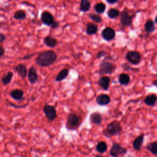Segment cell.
Here are the masks:
<instances>
[{
    "mask_svg": "<svg viewBox=\"0 0 157 157\" xmlns=\"http://www.w3.org/2000/svg\"><path fill=\"white\" fill-rule=\"evenodd\" d=\"M57 59V55L54 50L42 51L37 55L35 63L41 67H48L53 65Z\"/></svg>",
    "mask_w": 157,
    "mask_h": 157,
    "instance_id": "obj_1",
    "label": "cell"
},
{
    "mask_svg": "<svg viewBox=\"0 0 157 157\" xmlns=\"http://www.w3.org/2000/svg\"><path fill=\"white\" fill-rule=\"evenodd\" d=\"M122 130L123 129L120 122L115 120L108 125L106 128L103 130L102 134L107 137H111L120 134Z\"/></svg>",
    "mask_w": 157,
    "mask_h": 157,
    "instance_id": "obj_2",
    "label": "cell"
},
{
    "mask_svg": "<svg viewBox=\"0 0 157 157\" xmlns=\"http://www.w3.org/2000/svg\"><path fill=\"white\" fill-rule=\"evenodd\" d=\"M117 65L107 60L106 59L102 61L99 65V73L100 75L103 76L105 74H111L116 70Z\"/></svg>",
    "mask_w": 157,
    "mask_h": 157,
    "instance_id": "obj_3",
    "label": "cell"
},
{
    "mask_svg": "<svg viewBox=\"0 0 157 157\" xmlns=\"http://www.w3.org/2000/svg\"><path fill=\"white\" fill-rule=\"evenodd\" d=\"M127 152V148L122 147L120 144L114 142L111 148L109 153L112 157H120L125 155Z\"/></svg>",
    "mask_w": 157,
    "mask_h": 157,
    "instance_id": "obj_4",
    "label": "cell"
},
{
    "mask_svg": "<svg viewBox=\"0 0 157 157\" xmlns=\"http://www.w3.org/2000/svg\"><path fill=\"white\" fill-rule=\"evenodd\" d=\"M125 57L128 62L133 65H138L141 60V55L137 51H129Z\"/></svg>",
    "mask_w": 157,
    "mask_h": 157,
    "instance_id": "obj_5",
    "label": "cell"
},
{
    "mask_svg": "<svg viewBox=\"0 0 157 157\" xmlns=\"http://www.w3.org/2000/svg\"><path fill=\"white\" fill-rule=\"evenodd\" d=\"M43 111L47 119L50 121H54L57 117V111L54 106L46 104L43 108Z\"/></svg>",
    "mask_w": 157,
    "mask_h": 157,
    "instance_id": "obj_6",
    "label": "cell"
},
{
    "mask_svg": "<svg viewBox=\"0 0 157 157\" xmlns=\"http://www.w3.org/2000/svg\"><path fill=\"white\" fill-rule=\"evenodd\" d=\"M79 122V117L74 113H70L67 117L66 127L68 129H73L76 127Z\"/></svg>",
    "mask_w": 157,
    "mask_h": 157,
    "instance_id": "obj_7",
    "label": "cell"
},
{
    "mask_svg": "<svg viewBox=\"0 0 157 157\" xmlns=\"http://www.w3.org/2000/svg\"><path fill=\"white\" fill-rule=\"evenodd\" d=\"M101 36L104 40L111 41L115 38L116 31L111 27H106L102 31Z\"/></svg>",
    "mask_w": 157,
    "mask_h": 157,
    "instance_id": "obj_8",
    "label": "cell"
},
{
    "mask_svg": "<svg viewBox=\"0 0 157 157\" xmlns=\"http://www.w3.org/2000/svg\"><path fill=\"white\" fill-rule=\"evenodd\" d=\"M41 19L42 23L47 26L51 27L52 23L55 22V19L53 15L48 11H44L42 12Z\"/></svg>",
    "mask_w": 157,
    "mask_h": 157,
    "instance_id": "obj_9",
    "label": "cell"
},
{
    "mask_svg": "<svg viewBox=\"0 0 157 157\" xmlns=\"http://www.w3.org/2000/svg\"><path fill=\"white\" fill-rule=\"evenodd\" d=\"M133 16L128 11L124 10L120 13V21L122 24L125 27L130 26L133 22Z\"/></svg>",
    "mask_w": 157,
    "mask_h": 157,
    "instance_id": "obj_10",
    "label": "cell"
},
{
    "mask_svg": "<svg viewBox=\"0 0 157 157\" xmlns=\"http://www.w3.org/2000/svg\"><path fill=\"white\" fill-rule=\"evenodd\" d=\"M96 103L99 106H106L111 102V98L106 94H101L96 97Z\"/></svg>",
    "mask_w": 157,
    "mask_h": 157,
    "instance_id": "obj_11",
    "label": "cell"
},
{
    "mask_svg": "<svg viewBox=\"0 0 157 157\" xmlns=\"http://www.w3.org/2000/svg\"><path fill=\"white\" fill-rule=\"evenodd\" d=\"M144 141V134H141L138 136L133 142V149L136 151H140L142 149Z\"/></svg>",
    "mask_w": 157,
    "mask_h": 157,
    "instance_id": "obj_12",
    "label": "cell"
},
{
    "mask_svg": "<svg viewBox=\"0 0 157 157\" xmlns=\"http://www.w3.org/2000/svg\"><path fill=\"white\" fill-rule=\"evenodd\" d=\"M28 78L31 84H34L38 80V75L34 66H31L28 73Z\"/></svg>",
    "mask_w": 157,
    "mask_h": 157,
    "instance_id": "obj_13",
    "label": "cell"
},
{
    "mask_svg": "<svg viewBox=\"0 0 157 157\" xmlns=\"http://www.w3.org/2000/svg\"><path fill=\"white\" fill-rule=\"evenodd\" d=\"M110 82H111L110 77L108 76H102L99 79L98 84L104 90L107 91L109 90Z\"/></svg>",
    "mask_w": 157,
    "mask_h": 157,
    "instance_id": "obj_14",
    "label": "cell"
},
{
    "mask_svg": "<svg viewBox=\"0 0 157 157\" xmlns=\"http://www.w3.org/2000/svg\"><path fill=\"white\" fill-rule=\"evenodd\" d=\"M14 70L22 77V79H25L28 75V72L27 71V66L23 63L19 64L14 68Z\"/></svg>",
    "mask_w": 157,
    "mask_h": 157,
    "instance_id": "obj_15",
    "label": "cell"
},
{
    "mask_svg": "<svg viewBox=\"0 0 157 157\" xmlns=\"http://www.w3.org/2000/svg\"><path fill=\"white\" fill-rule=\"evenodd\" d=\"M156 101H157V96L154 94H150L147 95L144 100V102L145 105L150 107L154 106Z\"/></svg>",
    "mask_w": 157,
    "mask_h": 157,
    "instance_id": "obj_16",
    "label": "cell"
},
{
    "mask_svg": "<svg viewBox=\"0 0 157 157\" xmlns=\"http://www.w3.org/2000/svg\"><path fill=\"white\" fill-rule=\"evenodd\" d=\"M90 120L92 123L98 125L101 123L102 121V117L100 113L98 112H95L90 115Z\"/></svg>",
    "mask_w": 157,
    "mask_h": 157,
    "instance_id": "obj_17",
    "label": "cell"
},
{
    "mask_svg": "<svg viewBox=\"0 0 157 157\" xmlns=\"http://www.w3.org/2000/svg\"><path fill=\"white\" fill-rule=\"evenodd\" d=\"M44 43L45 45L50 48H54L57 45L58 41L54 37L47 36L44 39Z\"/></svg>",
    "mask_w": 157,
    "mask_h": 157,
    "instance_id": "obj_18",
    "label": "cell"
},
{
    "mask_svg": "<svg viewBox=\"0 0 157 157\" xmlns=\"http://www.w3.org/2000/svg\"><path fill=\"white\" fill-rule=\"evenodd\" d=\"M144 29L147 33H149V34L153 33L156 29L154 22L150 19H148L144 24Z\"/></svg>",
    "mask_w": 157,
    "mask_h": 157,
    "instance_id": "obj_19",
    "label": "cell"
},
{
    "mask_svg": "<svg viewBox=\"0 0 157 157\" xmlns=\"http://www.w3.org/2000/svg\"><path fill=\"white\" fill-rule=\"evenodd\" d=\"M9 95L15 100L19 101V100H20V99H22L23 98L24 93H23V90H22L14 89V90H12L9 93Z\"/></svg>",
    "mask_w": 157,
    "mask_h": 157,
    "instance_id": "obj_20",
    "label": "cell"
},
{
    "mask_svg": "<svg viewBox=\"0 0 157 157\" xmlns=\"http://www.w3.org/2000/svg\"><path fill=\"white\" fill-rule=\"evenodd\" d=\"M96 150L100 154L105 153L108 150V145L106 142L104 141H101L98 142L96 146Z\"/></svg>",
    "mask_w": 157,
    "mask_h": 157,
    "instance_id": "obj_21",
    "label": "cell"
},
{
    "mask_svg": "<svg viewBox=\"0 0 157 157\" xmlns=\"http://www.w3.org/2000/svg\"><path fill=\"white\" fill-rule=\"evenodd\" d=\"M119 82L122 85H127L130 82V76L126 73H122L119 76Z\"/></svg>",
    "mask_w": 157,
    "mask_h": 157,
    "instance_id": "obj_22",
    "label": "cell"
},
{
    "mask_svg": "<svg viewBox=\"0 0 157 157\" xmlns=\"http://www.w3.org/2000/svg\"><path fill=\"white\" fill-rule=\"evenodd\" d=\"M98 31V27L96 25L92 23H88L87 25L86 28V33L88 35H93L97 33Z\"/></svg>",
    "mask_w": 157,
    "mask_h": 157,
    "instance_id": "obj_23",
    "label": "cell"
},
{
    "mask_svg": "<svg viewBox=\"0 0 157 157\" xmlns=\"http://www.w3.org/2000/svg\"><path fill=\"white\" fill-rule=\"evenodd\" d=\"M68 74H69V70L67 69V68L63 69L58 74L57 76L56 77L55 80L57 82H61V81L63 80L64 79H65L68 77Z\"/></svg>",
    "mask_w": 157,
    "mask_h": 157,
    "instance_id": "obj_24",
    "label": "cell"
},
{
    "mask_svg": "<svg viewBox=\"0 0 157 157\" xmlns=\"http://www.w3.org/2000/svg\"><path fill=\"white\" fill-rule=\"evenodd\" d=\"M146 149L153 155H157V142H152L146 145Z\"/></svg>",
    "mask_w": 157,
    "mask_h": 157,
    "instance_id": "obj_25",
    "label": "cell"
},
{
    "mask_svg": "<svg viewBox=\"0 0 157 157\" xmlns=\"http://www.w3.org/2000/svg\"><path fill=\"white\" fill-rule=\"evenodd\" d=\"M91 8V3L88 0H82L80 4V11L84 12H88Z\"/></svg>",
    "mask_w": 157,
    "mask_h": 157,
    "instance_id": "obj_26",
    "label": "cell"
},
{
    "mask_svg": "<svg viewBox=\"0 0 157 157\" xmlns=\"http://www.w3.org/2000/svg\"><path fill=\"white\" fill-rule=\"evenodd\" d=\"M13 73L12 72H8L6 74H5L2 77V82L4 85H7L10 84L11 82V80L13 77Z\"/></svg>",
    "mask_w": 157,
    "mask_h": 157,
    "instance_id": "obj_27",
    "label": "cell"
},
{
    "mask_svg": "<svg viewBox=\"0 0 157 157\" xmlns=\"http://www.w3.org/2000/svg\"><path fill=\"white\" fill-rule=\"evenodd\" d=\"M108 16L112 19H116L120 15V12L116 8H111L108 12Z\"/></svg>",
    "mask_w": 157,
    "mask_h": 157,
    "instance_id": "obj_28",
    "label": "cell"
},
{
    "mask_svg": "<svg viewBox=\"0 0 157 157\" xmlns=\"http://www.w3.org/2000/svg\"><path fill=\"white\" fill-rule=\"evenodd\" d=\"M106 9V5L103 3H96L95 5V7H94V9L95 11L99 13V14H102V13H104V11H105Z\"/></svg>",
    "mask_w": 157,
    "mask_h": 157,
    "instance_id": "obj_29",
    "label": "cell"
},
{
    "mask_svg": "<svg viewBox=\"0 0 157 157\" xmlns=\"http://www.w3.org/2000/svg\"><path fill=\"white\" fill-rule=\"evenodd\" d=\"M27 17V14L25 11L23 10H18L14 14V18L16 20H25Z\"/></svg>",
    "mask_w": 157,
    "mask_h": 157,
    "instance_id": "obj_30",
    "label": "cell"
},
{
    "mask_svg": "<svg viewBox=\"0 0 157 157\" xmlns=\"http://www.w3.org/2000/svg\"><path fill=\"white\" fill-rule=\"evenodd\" d=\"M89 17L91 20H92L93 22L96 23H101L102 22V18L99 15L95 14H89Z\"/></svg>",
    "mask_w": 157,
    "mask_h": 157,
    "instance_id": "obj_31",
    "label": "cell"
},
{
    "mask_svg": "<svg viewBox=\"0 0 157 157\" xmlns=\"http://www.w3.org/2000/svg\"><path fill=\"white\" fill-rule=\"evenodd\" d=\"M106 54V52L104 51V50H101L100 52H99L98 54H97V56H96V58L97 59H101L102 57H103L104 56H105Z\"/></svg>",
    "mask_w": 157,
    "mask_h": 157,
    "instance_id": "obj_32",
    "label": "cell"
},
{
    "mask_svg": "<svg viewBox=\"0 0 157 157\" xmlns=\"http://www.w3.org/2000/svg\"><path fill=\"white\" fill-rule=\"evenodd\" d=\"M122 67L123 68L124 70L125 71H130V70H133V69L134 68H132L129 65H128L127 63H124L122 65Z\"/></svg>",
    "mask_w": 157,
    "mask_h": 157,
    "instance_id": "obj_33",
    "label": "cell"
},
{
    "mask_svg": "<svg viewBox=\"0 0 157 157\" xmlns=\"http://www.w3.org/2000/svg\"><path fill=\"white\" fill-rule=\"evenodd\" d=\"M6 40V36L4 34L1 33L0 34V44H3Z\"/></svg>",
    "mask_w": 157,
    "mask_h": 157,
    "instance_id": "obj_34",
    "label": "cell"
},
{
    "mask_svg": "<svg viewBox=\"0 0 157 157\" xmlns=\"http://www.w3.org/2000/svg\"><path fill=\"white\" fill-rule=\"evenodd\" d=\"M59 27V23L57 21L55 20V22L52 23V25H51V28H54V29H55V28H57L58 27Z\"/></svg>",
    "mask_w": 157,
    "mask_h": 157,
    "instance_id": "obj_35",
    "label": "cell"
},
{
    "mask_svg": "<svg viewBox=\"0 0 157 157\" xmlns=\"http://www.w3.org/2000/svg\"><path fill=\"white\" fill-rule=\"evenodd\" d=\"M5 50L4 49V48L2 47V45H0V57H3L5 54Z\"/></svg>",
    "mask_w": 157,
    "mask_h": 157,
    "instance_id": "obj_36",
    "label": "cell"
},
{
    "mask_svg": "<svg viewBox=\"0 0 157 157\" xmlns=\"http://www.w3.org/2000/svg\"><path fill=\"white\" fill-rule=\"evenodd\" d=\"M34 54H28V55H27L26 56L23 57V60H28L31 58H32L33 56H34Z\"/></svg>",
    "mask_w": 157,
    "mask_h": 157,
    "instance_id": "obj_37",
    "label": "cell"
},
{
    "mask_svg": "<svg viewBox=\"0 0 157 157\" xmlns=\"http://www.w3.org/2000/svg\"><path fill=\"white\" fill-rule=\"evenodd\" d=\"M107 3H108L109 4H111V5H113V4H116V3H117V2H118V1L117 0H114V1H110V0H107Z\"/></svg>",
    "mask_w": 157,
    "mask_h": 157,
    "instance_id": "obj_38",
    "label": "cell"
},
{
    "mask_svg": "<svg viewBox=\"0 0 157 157\" xmlns=\"http://www.w3.org/2000/svg\"><path fill=\"white\" fill-rule=\"evenodd\" d=\"M152 84L157 87V80H154L152 82Z\"/></svg>",
    "mask_w": 157,
    "mask_h": 157,
    "instance_id": "obj_39",
    "label": "cell"
},
{
    "mask_svg": "<svg viewBox=\"0 0 157 157\" xmlns=\"http://www.w3.org/2000/svg\"><path fill=\"white\" fill-rule=\"evenodd\" d=\"M95 157H103L101 155H96Z\"/></svg>",
    "mask_w": 157,
    "mask_h": 157,
    "instance_id": "obj_40",
    "label": "cell"
},
{
    "mask_svg": "<svg viewBox=\"0 0 157 157\" xmlns=\"http://www.w3.org/2000/svg\"><path fill=\"white\" fill-rule=\"evenodd\" d=\"M155 22L157 24V16H156V17H155Z\"/></svg>",
    "mask_w": 157,
    "mask_h": 157,
    "instance_id": "obj_41",
    "label": "cell"
}]
</instances>
